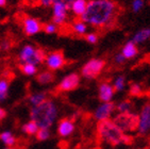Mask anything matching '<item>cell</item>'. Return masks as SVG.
<instances>
[{"label":"cell","mask_w":150,"mask_h":149,"mask_svg":"<svg viewBox=\"0 0 150 149\" xmlns=\"http://www.w3.org/2000/svg\"><path fill=\"white\" fill-rule=\"evenodd\" d=\"M118 10L114 0H91L87 1L86 10L80 20L95 28H109L115 23Z\"/></svg>","instance_id":"obj_1"},{"label":"cell","mask_w":150,"mask_h":149,"mask_svg":"<svg viewBox=\"0 0 150 149\" xmlns=\"http://www.w3.org/2000/svg\"><path fill=\"white\" fill-rule=\"evenodd\" d=\"M72 31L74 33H76L77 35H80V36H83V35L86 34L87 32V26L86 23H84L82 20H76L74 21V23L71 25Z\"/></svg>","instance_id":"obj_22"},{"label":"cell","mask_w":150,"mask_h":149,"mask_svg":"<svg viewBox=\"0 0 150 149\" xmlns=\"http://www.w3.org/2000/svg\"><path fill=\"white\" fill-rule=\"evenodd\" d=\"M43 30L46 32L47 34H53L58 31V26H55L54 23H46V25H43Z\"/></svg>","instance_id":"obj_29"},{"label":"cell","mask_w":150,"mask_h":149,"mask_svg":"<svg viewBox=\"0 0 150 149\" xmlns=\"http://www.w3.org/2000/svg\"><path fill=\"white\" fill-rule=\"evenodd\" d=\"M144 6V0H133L132 1V11L137 13Z\"/></svg>","instance_id":"obj_30"},{"label":"cell","mask_w":150,"mask_h":149,"mask_svg":"<svg viewBox=\"0 0 150 149\" xmlns=\"http://www.w3.org/2000/svg\"><path fill=\"white\" fill-rule=\"evenodd\" d=\"M47 99H48V94L46 92H35L28 96V102L31 106V108L40 106Z\"/></svg>","instance_id":"obj_15"},{"label":"cell","mask_w":150,"mask_h":149,"mask_svg":"<svg viewBox=\"0 0 150 149\" xmlns=\"http://www.w3.org/2000/svg\"><path fill=\"white\" fill-rule=\"evenodd\" d=\"M35 136L40 142H45L51 138V131H50V129H38Z\"/></svg>","instance_id":"obj_26"},{"label":"cell","mask_w":150,"mask_h":149,"mask_svg":"<svg viewBox=\"0 0 150 149\" xmlns=\"http://www.w3.org/2000/svg\"><path fill=\"white\" fill-rule=\"evenodd\" d=\"M116 110V104L114 102H104L101 103L100 106L95 110L94 112V118L97 121H105V119H110L114 111Z\"/></svg>","instance_id":"obj_12"},{"label":"cell","mask_w":150,"mask_h":149,"mask_svg":"<svg viewBox=\"0 0 150 149\" xmlns=\"http://www.w3.org/2000/svg\"><path fill=\"white\" fill-rule=\"evenodd\" d=\"M125 62H126V59H125V57L121 53H118V55H115V63L117 64H124Z\"/></svg>","instance_id":"obj_34"},{"label":"cell","mask_w":150,"mask_h":149,"mask_svg":"<svg viewBox=\"0 0 150 149\" xmlns=\"http://www.w3.org/2000/svg\"><path fill=\"white\" fill-rule=\"evenodd\" d=\"M97 135L101 142H104L111 146H118L121 144H130L132 142V138L124 133L111 119L98 121Z\"/></svg>","instance_id":"obj_3"},{"label":"cell","mask_w":150,"mask_h":149,"mask_svg":"<svg viewBox=\"0 0 150 149\" xmlns=\"http://www.w3.org/2000/svg\"><path fill=\"white\" fill-rule=\"evenodd\" d=\"M139 123L137 131L141 135H147L150 133V102L145 103L139 115Z\"/></svg>","instance_id":"obj_9"},{"label":"cell","mask_w":150,"mask_h":149,"mask_svg":"<svg viewBox=\"0 0 150 149\" xmlns=\"http://www.w3.org/2000/svg\"><path fill=\"white\" fill-rule=\"evenodd\" d=\"M67 11L68 8L63 1H57L52 4V12H53V17H52V23L55 26H61L66 21L67 18Z\"/></svg>","instance_id":"obj_10"},{"label":"cell","mask_w":150,"mask_h":149,"mask_svg":"<svg viewBox=\"0 0 150 149\" xmlns=\"http://www.w3.org/2000/svg\"><path fill=\"white\" fill-rule=\"evenodd\" d=\"M149 38H150V28H144L142 29V30H139V31H137L134 34V36L132 38V42L136 45V44H139V43H144V42H146Z\"/></svg>","instance_id":"obj_21"},{"label":"cell","mask_w":150,"mask_h":149,"mask_svg":"<svg viewBox=\"0 0 150 149\" xmlns=\"http://www.w3.org/2000/svg\"><path fill=\"white\" fill-rule=\"evenodd\" d=\"M6 116H8V112H6V110L4 109V108H2V106H0V121H3Z\"/></svg>","instance_id":"obj_35"},{"label":"cell","mask_w":150,"mask_h":149,"mask_svg":"<svg viewBox=\"0 0 150 149\" xmlns=\"http://www.w3.org/2000/svg\"><path fill=\"white\" fill-rule=\"evenodd\" d=\"M131 109H132V102L130 100H122L116 106V110L118 111V113L131 112Z\"/></svg>","instance_id":"obj_24"},{"label":"cell","mask_w":150,"mask_h":149,"mask_svg":"<svg viewBox=\"0 0 150 149\" xmlns=\"http://www.w3.org/2000/svg\"><path fill=\"white\" fill-rule=\"evenodd\" d=\"M125 84H126V78H125L124 76H118V77L114 80V83H113L114 91H115V92H121V91H124Z\"/></svg>","instance_id":"obj_25"},{"label":"cell","mask_w":150,"mask_h":149,"mask_svg":"<svg viewBox=\"0 0 150 149\" xmlns=\"http://www.w3.org/2000/svg\"><path fill=\"white\" fill-rule=\"evenodd\" d=\"M21 25H23L25 34L28 35V36L38 34L43 30V23H40L38 19L29 17V16H25L21 19Z\"/></svg>","instance_id":"obj_11"},{"label":"cell","mask_w":150,"mask_h":149,"mask_svg":"<svg viewBox=\"0 0 150 149\" xmlns=\"http://www.w3.org/2000/svg\"><path fill=\"white\" fill-rule=\"evenodd\" d=\"M87 6V0H74L70 4V10L72 13L79 17H81L85 12Z\"/></svg>","instance_id":"obj_18"},{"label":"cell","mask_w":150,"mask_h":149,"mask_svg":"<svg viewBox=\"0 0 150 149\" xmlns=\"http://www.w3.org/2000/svg\"><path fill=\"white\" fill-rule=\"evenodd\" d=\"M46 59V52L42 48H35L32 45H26L23 46L18 55V60L20 64L29 63L38 66L43 64Z\"/></svg>","instance_id":"obj_4"},{"label":"cell","mask_w":150,"mask_h":149,"mask_svg":"<svg viewBox=\"0 0 150 149\" xmlns=\"http://www.w3.org/2000/svg\"><path fill=\"white\" fill-rule=\"evenodd\" d=\"M20 131H21V133H23L25 135H28V136H34L38 131V127L36 126L33 121H27V123L21 125V127H20Z\"/></svg>","instance_id":"obj_20"},{"label":"cell","mask_w":150,"mask_h":149,"mask_svg":"<svg viewBox=\"0 0 150 149\" xmlns=\"http://www.w3.org/2000/svg\"><path fill=\"white\" fill-rule=\"evenodd\" d=\"M81 82V77L80 74L77 72H71V74H67L60 81V83L58 84V91L59 92H71L75 91L76 89H78V86L80 85Z\"/></svg>","instance_id":"obj_8"},{"label":"cell","mask_w":150,"mask_h":149,"mask_svg":"<svg viewBox=\"0 0 150 149\" xmlns=\"http://www.w3.org/2000/svg\"><path fill=\"white\" fill-rule=\"evenodd\" d=\"M19 69L25 76H28V77H32V76L38 74V66L33 65V64H29V63L20 64Z\"/></svg>","instance_id":"obj_23"},{"label":"cell","mask_w":150,"mask_h":149,"mask_svg":"<svg viewBox=\"0 0 150 149\" xmlns=\"http://www.w3.org/2000/svg\"><path fill=\"white\" fill-rule=\"evenodd\" d=\"M45 63H46L47 68L49 69L50 72H54V70L63 68L64 65L66 64V60H65L63 51L57 50V51H52L46 55Z\"/></svg>","instance_id":"obj_7"},{"label":"cell","mask_w":150,"mask_h":149,"mask_svg":"<svg viewBox=\"0 0 150 149\" xmlns=\"http://www.w3.org/2000/svg\"><path fill=\"white\" fill-rule=\"evenodd\" d=\"M85 40H86L87 43L90 44H96L98 42V35L92 32V33H88V34L85 35Z\"/></svg>","instance_id":"obj_31"},{"label":"cell","mask_w":150,"mask_h":149,"mask_svg":"<svg viewBox=\"0 0 150 149\" xmlns=\"http://www.w3.org/2000/svg\"><path fill=\"white\" fill-rule=\"evenodd\" d=\"M143 94V89L139 83H132L130 86V95L131 96H134V97H137V96H141Z\"/></svg>","instance_id":"obj_28"},{"label":"cell","mask_w":150,"mask_h":149,"mask_svg":"<svg viewBox=\"0 0 150 149\" xmlns=\"http://www.w3.org/2000/svg\"><path fill=\"white\" fill-rule=\"evenodd\" d=\"M76 126L75 121H72L71 118H62L58 123V127H57V133L59 136L63 138H66L75 132Z\"/></svg>","instance_id":"obj_13"},{"label":"cell","mask_w":150,"mask_h":149,"mask_svg":"<svg viewBox=\"0 0 150 149\" xmlns=\"http://www.w3.org/2000/svg\"><path fill=\"white\" fill-rule=\"evenodd\" d=\"M149 149H150V148H149Z\"/></svg>","instance_id":"obj_38"},{"label":"cell","mask_w":150,"mask_h":149,"mask_svg":"<svg viewBox=\"0 0 150 149\" xmlns=\"http://www.w3.org/2000/svg\"><path fill=\"white\" fill-rule=\"evenodd\" d=\"M0 142L6 147H15L17 144V138L12 133V131L6 130L0 133Z\"/></svg>","instance_id":"obj_16"},{"label":"cell","mask_w":150,"mask_h":149,"mask_svg":"<svg viewBox=\"0 0 150 149\" xmlns=\"http://www.w3.org/2000/svg\"><path fill=\"white\" fill-rule=\"evenodd\" d=\"M6 4V0H0V8L4 6Z\"/></svg>","instance_id":"obj_36"},{"label":"cell","mask_w":150,"mask_h":149,"mask_svg":"<svg viewBox=\"0 0 150 149\" xmlns=\"http://www.w3.org/2000/svg\"><path fill=\"white\" fill-rule=\"evenodd\" d=\"M59 108L52 99H47L38 106L30 108V121L38 127V129H50L57 121Z\"/></svg>","instance_id":"obj_2"},{"label":"cell","mask_w":150,"mask_h":149,"mask_svg":"<svg viewBox=\"0 0 150 149\" xmlns=\"http://www.w3.org/2000/svg\"><path fill=\"white\" fill-rule=\"evenodd\" d=\"M113 121L124 133H128V132H134L137 130L139 117V114H136L134 112L118 113L114 117Z\"/></svg>","instance_id":"obj_5"},{"label":"cell","mask_w":150,"mask_h":149,"mask_svg":"<svg viewBox=\"0 0 150 149\" xmlns=\"http://www.w3.org/2000/svg\"><path fill=\"white\" fill-rule=\"evenodd\" d=\"M115 91L114 87L109 82H102L98 87V97L99 100L102 103L104 102H111L114 97Z\"/></svg>","instance_id":"obj_14"},{"label":"cell","mask_w":150,"mask_h":149,"mask_svg":"<svg viewBox=\"0 0 150 149\" xmlns=\"http://www.w3.org/2000/svg\"><path fill=\"white\" fill-rule=\"evenodd\" d=\"M38 1L40 6L48 8V6H52L53 3L57 2V1H60V0H38Z\"/></svg>","instance_id":"obj_33"},{"label":"cell","mask_w":150,"mask_h":149,"mask_svg":"<svg viewBox=\"0 0 150 149\" xmlns=\"http://www.w3.org/2000/svg\"><path fill=\"white\" fill-rule=\"evenodd\" d=\"M54 79V74L50 70H44V72H40V74H36V81L40 85H47V84L52 83Z\"/></svg>","instance_id":"obj_19"},{"label":"cell","mask_w":150,"mask_h":149,"mask_svg":"<svg viewBox=\"0 0 150 149\" xmlns=\"http://www.w3.org/2000/svg\"><path fill=\"white\" fill-rule=\"evenodd\" d=\"M10 82L6 78H0V94L9 96Z\"/></svg>","instance_id":"obj_27"},{"label":"cell","mask_w":150,"mask_h":149,"mask_svg":"<svg viewBox=\"0 0 150 149\" xmlns=\"http://www.w3.org/2000/svg\"><path fill=\"white\" fill-rule=\"evenodd\" d=\"M105 67V61L102 59H92L81 68V76L87 80L96 79Z\"/></svg>","instance_id":"obj_6"},{"label":"cell","mask_w":150,"mask_h":149,"mask_svg":"<svg viewBox=\"0 0 150 149\" xmlns=\"http://www.w3.org/2000/svg\"><path fill=\"white\" fill-rule=\"evenodd\" d=\"M137 47L132 40H129L126 43L124 47H122V51H121V55H124L126 60H130V59H133L137 55Z\"/></svg>","instance_id":"obj_17"},{"label":"cell","mask_w":150,"mask_h":149,"mask_svg":"<svg viewBox=\"0 0 150 149\" xmlns=\"http://www.w3.org/2000/svg\"><path fill=\"white\" fill-rule=\"evenodd\" d=\"M3 149H16L15 147H6V148H3Z\"/></svg>","instance_id":"obj_37"},{"label":"cell","mask_w":150,"mask_h":149,"mask_svg":"<svg viewBox=\"0 0 150 149\" xmlns=\"http://www.w3.org/2000/svg\"><path fill=\"white\" fill-rule=\"evenodd\" d=\"M11 46H12V43L9 40H2L0 42V50H2V51L9 50L11 48Z\"/></svg>","instance_id":"obj_32"}]
</instances>
